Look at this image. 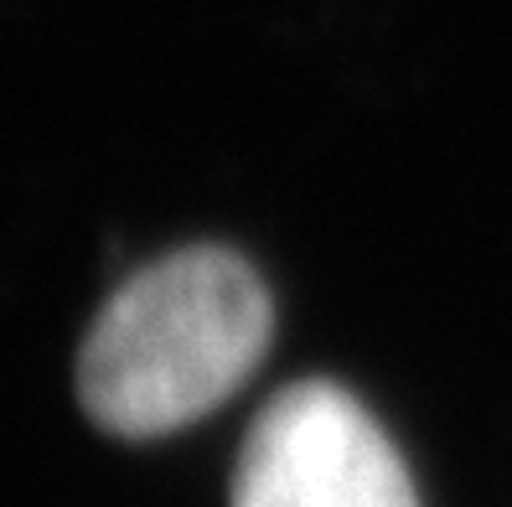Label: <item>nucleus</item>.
Masks as SVG:
<instances>
[{
    "label": "nucleus",
    "instance_id": "nucleus-1",
    "mask_svg": "<svg viewBox=\"0 0 512 507\" xmlns=\"http://www.w3.org/2000/svg\"><path fill=\"white\" fill-rule=\"evenodd\" d=\"M269 295L228 249H176L99 311L78 352V399L125 440L213 414L269 347Z\"/></svg>",
    "mask_w": 512,
    "mask_h": 507
},
{
    "label": "nucleus",
    "instance_id": "nucleus-2",
    "mask_svg": "<svg viewBox=\"0 0 512 507\" xmlns=\"http://www.w3.org/2000/svg\"><path fill=\"white\" fill-rule=\"evenodd\" d=\"M233 507H419L409 466L337 383H290L244 435Z\"/></svg>",
    "mask_w": 512,
    "mask_h": 507
}]
</instances>
